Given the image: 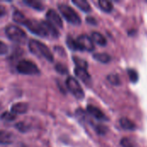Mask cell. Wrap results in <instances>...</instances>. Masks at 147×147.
<instances>
[{
	"label": "cell",
	"mask_w": 147,
	"mask_h": 147,
	"mask_svg": "<svg viewBox=\"0 0 147 147\" xmlns=\"http://www.w3.org/2000/svg\"><path fill=\"white\" fill-rule=\"evenodd\" d=\"M47 22L51 23L55 28H62L63 27V21L60 17V16L54 10V9H49L47 13Z\"/></svg>",
	"instance_id": "7"
},
{
	"label": "cell",
	"mask_w": 147,
	"mask_h": 147,
	"mask_svg": "<svg viewBox=\"0 0 147 147\" xmlns=\"http://www.w3.org/2000/svg\"><path fill=\"white\" fill-rule=\"evenodd\" d=\"M28 47H29L30 52L33 53L34 54L40 56V57H43L44 59H46L47 60L50 62L53 61V53L48 49V47L45 44L41 43L40 41L36 40H31L28 43Z\"/></svg>",
	"instance_id": "1"
},
{
	"label": "cell",
	"mask_w": 147,
	"mask_h": 147,
	"mask_svg": "<svg viewBox=\"0 0 147 147\" xmlns=\"http://www.w3.org/2000/svg\"><path fill=\"white\" fill-rule=\"evenodd\" d=\"M59 9L60 13L62 14V16L70 23L74 24V25H79L81 23V19H80L79 16L69 5L65 4V3L59 4Z\"/></svg>",
	"instance_id": "3"
},
{
	"label": "cell",
	"mask_w": 147,
	"mask_h": 147,
	"mask_svg": "<svg viewBox=\"0 0 147 147\" xmlns=\"http://www.w3.org/2000/svg\"><path fill=\"white\" fill-rule=\"evenodd\" d=\"M98 4L100 6V8L104 11V12H111L113 10V4L111 2L109 1H106V0H100L98 2Z\"/></svg>",
	"instance_id": "17"
},
{
	"label": "cell",
	"mask_w": 147,
	"mask_h": 147,
	"mask_svg": "<svg viewBox=\"0 0 147 147\" xmlns=\"http://www.w3.org/2000/svg\"><path fill=\"white\" fill-rule=\"evenodd\" d=\"M16 127L20 130V132H26L28 130V127H25V124L23 122H20V123H17L16 125Z\"/></svg>",
	"instance_id": "28"
},
{
	"label": "cell",
	"mask_w": 147,
	"mask_h": 147,
	"mask_svg": "<svg viewBox=\"0 0 147 147\" xmlns=\"http://www.w3.org/2000/svg\"><path fill=\"white\" fill-rule=\"evenodd\" d=\"M0 109H1V107H0Z\"/></svg>",
	"instance_id": "31"
},
{
	"label": "cell",
	"mask_w": 147,
	"mask_h": 147,
	"mask_svg": "<svg viewBox=\"0 0 147 147\" xmlns=\"http://www.w3.org/2000/svg\"><path fill=\"white\" fill-rule=\"evenodd\" d=\"M87 111L89 112V114L90 115H92L94 118H96V119H97L99 121H106L107 120V117L104 115V113L102 110H100L98 108L95 107V106L89 105L87 107Z\"/></svg>",
	"instance_id": "9"
},
{
	"label": "cell",
	"mask_w": 147,
	"mask_h": 147,
	"mask_svg": "<svg viewBox=\"0 0 147 147\" xmlns=\"http://www.w3.org/2000/svg\"><path fill=\"white\" fill-rule=\"evenodd\" d=\"M16 70L21 74L24 75H37L40 74V70L35 64L30 60L22 59L16 65Z\"/></svg>",
	"instance_id": "4"
},
{
	"label": "cell",
	"mask_w": 147,
	"mask_h": 147,
	"mask_svg": "<svg viewBox=\"0 0 147 147\" xmlns=\"http://www.w3.org/2000/svg\"><path fill=\"white\" fill-rule=\"evenodd\" d=\"M1 119L4 121H12L16 119V115L11 112H4L1 115Z\"/></svg>",
	"instance_id": "22"
},
{
	"label": "cell",
	"mask_w": 147,
	"mask_h": 147,
	"mask_svg": "<svg viewBox=\"0 0 147 147\" xmlns=\"http://www.w3.org/2000/svg\"><path fill=\"white\" fill-rule=\"evenodd\" d=\"M74 72H75L76 76H77L79 79H81L84 83H85V84H90V83L91 78H90V75L89 74V72L87 71L86 69L76 67Z\"/></svg>",
	"instance_id": "10"
},
{
	"label": "cell",
	"mask_w": 147,
	"mask_h": 147,
	"mask_svg": "<svg viewBox=\"0 0 147 147\" xmlns=\"http://www.w3.org/2000/svg\"><path fill=\"white\" fill-rule=\"evenodd\" d=\"M24 3L26 4H28V6H30L31 8L37 9V10H42L44 9L43 4L41 3V2L40 1H36V0H28V1H24Z\"/></svg>",
	"instance_id": "19"
},
{
	"label": "cell",
	"mask_w": 147,
	"mask_h": 147,
	"mask_svg": "<svg viewBox=\"0 0 147 147\" xmlns=\"http://www.w3.org/2000/svg\"><path fill=\"white\" fill-rule=\"evenodd\" d=\"M13 19H14V21L16 22H17L19 24H22V25H24V26L26 25V23H27V22L28 20L22 12L17 11V10L13 13Z\"/></svg>",
	"instance_id": "16"
},
{
	"label": "cell",
	"mask_w": 147,
	"mask_h": 147,
	"mask_svg": "<svg viewBox=\"0 0 147 147\" xmlns=\"http://www.w3.org/2000/svg\"><path fill=\"white\" fill-rule=\"evenodd\" d=\"M120 125L125 130H134L136 128L135 124L127 118H121L120 120Z\"/></svg>",
	"instance_id": "15"
},
{
	"label": "cell",
	"mask_w": 147,
	"mask_h": 147,
	"mask_svg": "<svg viewBox=\"0 0 147 147\" xmlns=\"http://www.w3.org/2000/svg\"><path fill=\"white\" fill-rule=\"evenodd\" d=\"M41 25H42L45 38H57L59 36V32L56 29V28L53 27L48 22L43 21L41 22Z\"/></svg>",
	"instance_id": "8"
},
{
	"label": "cell",
	"mask_w": 147,
	"mask_h": 147,
	"mask_svg": "<svg viewBox=\"0 0 147 147\" xmlns=\"http://www.w3.org/2000/svg\"><path fill=\"white\" fill-rule=\"evenodd\" d=\"M73 60L75 62V64L77 65V67L78 68H83V69H86L87 70V67H88V64L85 60L80 59V58H73Z\"/></svg>",
	"instance_id": "21"
},
{
	"label": "cell",
	"mask_w": 147,
	"mask_h": 147,
	"mask_svg": "<svg viewBox=\"0 0 147 147\" xmlns=\"http://www.w3.org/2000/svg\"><path fill=\"white\" fill-rule=\"evenodd\" d=\"M5 33H6L7 36L9 37V39L15 42L23 44L27 40L26 33L21 28H19L16 25L7 26L5 28Z\"/></svg>",
	"instance_id": "2"
},
{
	"label": "cell",
	"mask_w": 147,
	"mask_h": 147,
	"mask_svg": "<svg viewBox=\"0 0 147 147\" xmlns=\"http://www.w3.org/2000/svg\"><path fill=\"white\" fill-rule=\"evenodd\" d=\"M5 13H6V9H5V8H4L3 6L0 5V16H4V15H5Z\"/></svg>",
	"instance_id": "29"
},
{
	"label": "cell",
	"mask_w": 147,
	"mask_h": 147,
	"mask_svg": "<svg viewBox=\"0 0 147 147\" xmlns=\"http://www.w3.org/2000/svg\"><path fill=\"white\" fill-rule=\"evenodd\" d=\"M87 22H89V23H91V24H96V20L94 19V18H91V17H88L87 19Z\"/></svg>",
	"instance_id": "30"
},
{
	"label": "cell",
	"mask_w": 147,
	"mask_h": 147,
	"mask_svg": "<svg viewBox=\"0 0 147 147\" xmlns=\"http://www.w3.org/2000/svg\"><path fill=\"white\" fill-rule=\"evenodd\" d=\"M28 109V106L27 103L25 102H17L16 104H14L11 107V113H13L14 115H22V114H25Z\"/></svg>",
	"instance_id": "11"
},
{
	"label": "cell",
	"mask_w": 147,
	"mask_h": 147,
	"mask_svg": "<svg viewBox=\"0 0 147 147\" xmlns=\"http://www.w3.org/2000/svg\"><path fill=\"white\" fill-rule=\"evenodd\" d=\"M13 134L7 131H0V145H9L13 142Z\"/></svg>",
	"instance_id": "12"
},
{
	"label": "cell",
	"mask_w": 147,
	"mask_h": 147,
	"mask_svg": "<svg viewBox=\"0 0 147 147\" xmlns=\"http://www.w3.org/2000/svg\"><path fill=\"white\" fill-rule=\"evenodd\" d=\"M72 3L84 12H90L91 10L90 3L85 0H73Z\"/></svg>",
	"instance_id": "14"
},
{
	"label": "cell",
	"mask_w": 147,
	"mask_h": 147,
	"mask_svg": "<svg viewBox=\"0 0 147 147\" xmlns=\"http://www.w3.org/2000/svg\"><path fill=\"white\" fill-rule=\"evenodd\" d=\"M121 145L123 147H134L133 141L127 138H123L121 140Z\"/></svg>",
	"instance_id": "24"
},
{
	"label": "cell",
	"mask_w": 147,
	"mask_h": 147,
	"mask_svg": "<svg viewBox=\"0 0 147 147\" xmlns=\"http://www.w3.org/2000/svg\"><path fill=\"white\" fill-rule=\"evenodd\" d=\"M66 86L68 88V90H70V92L77 98V99H83L84 96V92L80 85V84L78 83V81L72 78V77H69L66 79Z\"/></svg>",
	"instance_id": "5"
},
{
	"label": "cell",
	"mask_w": 147,
	"mask_h": 147,
	"mask_svg": "<svg viewBox=\"0 0 147 147\" xmlns=\"http://www.w3.org/2000/svg\"><path fill=\"white\" fill-rule=\"evenodd\" d=\"M107 78H108V81L111 84H113V85H119L121 84V80H120V78H119V77H118L117 74L111 73V74H109Z\"/></svg>",
	"instance_id": "20"
},
{
	"label": "cell",
	"mask_w": 147,
	"mask_h": 147,
	"mask_svg": "<svg viewBox=\"0 0 147 147\" xmlns=\"http://www.w3.org/2000/svg\"><path fill=\"white\" fill-rule=\"evenodd\" d=\"M76 40V43H77V46H78V49L80 50V51L91 52L95 48L93 40L88 35L82 34V35L78 36L77 38V40Z\"/></svg>",
	"instance_id": "6"
},
{
	"label": "cell",
	"mask_w": 147,
	"mask_h": 147,
	"mask_svg": "<svg viewBox=\"0 0 147 147\" xmlns=\"http://www.w3.org/2000/svg\"><path fill=\"white\" fill-rule=\"evenodd\" d=\"M8 51H9L8 46H7L5 43H3V41L0 40V55H4V54H6V53H8Z\"/></svg>",
	"instance_id": "25"
},
{
	"label": "cell",
	"mask_w": 147,
	"mask_h": 147,
	"mask_svg": "<svg viewBox=\"0 0 147 147\" xmlns=\"http://www.w3.org/2000/svg\"><path fill=\"white\" fill-rule=\"evenodd\" d=\"M93 58L101 62V63H109L110 60H111V58L109 54L107 53H96L93 55Z\"/></svg>",
	"instance_id": "18"
},
{
	"label": "cell",
	"mask_w": 147,
	"mask_h": 147,
	"mask_svg": "<svg viewBox=\"0 0 147 147\" xmlns=\"http://www.w3.org/2000/svg\"><path fill=\"white\" fill-rule=\"evenodd\" d=\"M127 73L129 75V78L131 79V81L133 83H136L139 79V75H138V72L135 71V70H133V69H129L127 71Z\"/></svg>",
	"instance_id": "23"
},
{
	"label": "cell",
	"mask_w": 147,
	"mask_h": 147,
	"mask_svg": "<svg viewBox=\"0 0 147 147\" xmlns=\"http://www.w3.org/2000/svg\"><path fill=\"white\" fill-rule=\"evenodd\" d=\"M91 40H93L94 43L104 47L107 45V40L105 39V37L99 32H93L91 34Z\"/></svg>",
	"instance_id": "13"
},
{
	"label": "cell",
	"mask_w": 147,
	"mask_h": 147,
	"mask_svg": "<svg viewBox=\"0 0 147 147\" xmlns=\"http://www.w3.org/2000/svg\"><path fill=\"white\" fill-rule=\"evenodd\" d=\"M67 45L72 49V50H78V46L76 43V40L71 39V38H68L67 39Z\"/></svg>",
	"instance_id": "26"
},
{
	"label": "cell",
	"mask_w": 147,
	"mask_h": 147,
	"mask_svg": "<svg viewBox=\"0 0 147 147\" xmlns=\"http://www.w3.org/2000/svg\"><path fill=\"white\" fill-rule=\"evenodd\" d=\"M56 70L59 72V73H61V74H65V73H66L67 72V69H66V67L65 66V65H60V64H58L57 65H56Z\"/></svg>",
	"instance_id": "27"
}]
</instances>
